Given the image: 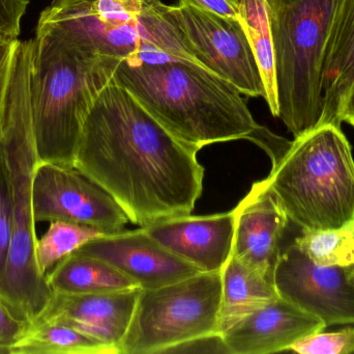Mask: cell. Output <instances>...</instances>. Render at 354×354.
<instances>
[{"label": "cell", "instance_id": "8fae6325", "mask_svg": "<svg viewBox=\"0 0 354 354\" xmlns=\"http://www.w3.org/2000/svg\"><path fill=\"white\" fill-rule=\"evenodd\" d=\"M274 282L279 297L319 318L326 328L354 324L353 265H318L292 242L281 251Z\"/></svg>", "mask_w": 354, "mask_h": 354}, {"label": "cell", "instance_id": "3957f363", "mask_svg": "<svg viewBox=\"0 0 354 354\" xmlns=\"http://www.w3.org/2000/svg\"><path fill=\"white\" fill-rule=\"evenodd\" d=\"M32 41H18L0 127V152L10 185L12 227L0 297L30 326L53 297L35 261L32 179L39 162L29 99Z\"/></svg>", "mask_w": 354, "mask_h": 354}, {"label": "cell", "instance_id": "7402d4cb", "mask_svg": "<svg viewBox=\"0 0 354 354\" xmlns=\"http://www.w3.org/2000/svg\"><path fill=\"white\" fill-rule=\"evenodd\" d=\"M108 233L86 224L75 222H50L45 234L37 238L35 261L41 274L46 276L58 262L80 249L93 239Z\"/></svg>", "mask_w": 354, "mask_h": 354}, {"label": "cell", "instance_id": "ac0fdd59", "mask_svg": "<svg viewBox=\"0 0 354 354\" xmlns=\"http://www.w3.org/2000/svg\"><path fill=\"white\" fill-rule=\"evenodd\" d=\"M46 278L54 293L62 294H91L139 288L132 278L111 264L79 251L58 262L46 274Z\"/></svg>", "mask_w": 354, "mask_h": 354}, {"label": "cell", "instance_id": "9c48e42d", "mask_svg": "<svg viewBox=\"0 0 354 354\" xmlns=\"http://www.w3.org/2000/svg\"><path fill=\"white\" fill-rule=\"evenodd\" d=\"M183 43L198 64L248 97H266L259 67L241 20L187 4L167 6Z\"/></svg>", "mask_w": 354, "mask_h": 354}, {"label": "cell", "instance_id": "1f68e13d", "mask_svg": "<svg viewBox=\"0 0 354 354\" xmlns=\"http://www.w3.org/2000/svg\"><path fill=\"white\" fill-rule=\"evenodd\" d=\"M0 354H10V348H8V347L0 346Z\"/></svg>", "mask_w": 354, "mask_h": 354}, {"label": "cell", "instance_id": "ffe728a7", "mask_svg": "<svg viewBox=\"0 0 354 354\" xmlns=\"http://www.w3.org/2000/svg\"><path fill=\"white\" fill-rule=\"evenodd\" d=\"M10 354H118L114 347L54 322L31 324L10 346Z\"/></svg>", "mask_w": 354, "mask_h": 354}, {"label": "cell", "instance_id": "2e32d148", "mask_svg": "<svg viewBox=\"0 0 354 354\" xmlns=\"http://www.w3.org/2000/svg\"><path fill=\"white\" fill-rule=\"evenodd\" d=\"M158 242L201 272H221L232 254L234 212L178 216L145 228Z\"/></svg>", "mask_w": 354, "mask_h": 354}, {"label": "cell", "instance_id": "d6a6232c", "mask_svg": "<svg viewBox=\"0 0 354 354\" xmlns=\"http://www.w3.org/2000/svg\"><path fill=\"white\" fill-rule=\"evenodd\" d=\"M6 39H4L3 37H2L1 35H0V43H1L2 41H6Z\"/></svg>", "mask_w": 354, "mask_h": 354}, {"label": "cell", "instance_id": "d6986e66", "mask_svg": "<svg viewBox=\"0 0 354 354\" xmlns=\"http://www.w3.org/2000/svg\"><path fill=\"white\" fill-rule=\"evenodd\" d=\"M222 274L218 333L222 334L241 318L278 299L274 283L230 256Z\"/></svg>", "mask_w": 354, "mask_h": 354}, {"label": "cell", "instance_id": "6da1fadb", "mask_svg": "<svg viewBox=\"0 0 354 354\" xmlns=\"http://www.w3.org/2000/svg\"><path fill=\"white\" fill-rule=\"evenodd\" d=\"M199 151L112 79L87 114L74 168L103 187L130 222L147 228L195 209L203 191Z\"/></svg>", "mask_w": 354, "mask_h": 354}, {"label": "cell", "instance_id": "d4e9b609", "mask_svg": "<svg viewBox=\"0 0 354 354\" xmlns=\"http://www.w3.org/2000/svg\"><path fill=\"white\" fill-rule=\"evenodd\" d=\"M12 212L10 185L0 152V281L6 272L12 238Z\"/></svg>", "mask_w": 354, "mask_h": 354}, {"label": "cell", "instance_id": "f1b7e54d", "mask_svg": "<svg viewBox=\"0 0 354 354\" xmlns=\"http://www.w3.org/2000/svg\"><path fill=\"white\" fill-rule=\"evenodd\" d=\"M167 353H229L222 335L212 334L181 343Z\"/></svg>", "mask_w": 354, "mask_h": 354}, {"label": "cell", "instance_id": "ba28073f", "mask_svg": "<svg viewBox=\"0 0 354 354\" xmlns=\"http://www.w3.org/2000/svg\"><path fill=\"white\" fill-rule=\"evenodd\" d=\"M145 0H52L37 26L62 33L79 47L120 60L161 53Z\"/></svg>", "mask_w": 354, "mask_h": 354}, {"label": "cell", "instance_id": "277c9868", "mask_svg": "<svg viewBox=\"0 0 354 354\" xmlns=\"http://www.w3.org/2000/svg\"><path fill=\"white\" fill-rule=\"evenodd\" d=\"M122 62L91 53L58 31L37 25L29 99L39 161L74 168L87 114Z\"/></svg>", "mask_w": 354, "mask_h": 354}, {"label": "cell", "instance_id": "9a60e30c", "mask_svg": "<svg viewBox=\"0 0 354 354\" xmlns=\"http://www.w3.org/2000/svg\"><path fill=\"white\" fill-rule=\"evenodd\" d=\"M319 318L279 297L222 333L230 354L287 351L295 342L326 330Z\"/></svg>", "mask_w": 354, "mask_h": 354}, {"label": "cell", "instance_id": "7c38bea8", "mask_svg": "<svg viewBox=\"0 0 354 354\" xmlns=\"http://www.w3.org/2000/svg\"><path fill=\"white\" fill-rule=\"evenodd\" d=\"M76 251L108 262L142 290L160 288L201 272L158 242L145 228L108 233Z\"/></svg>", "mask_w": 354, "mask_h": 354}, {"label": "cell", "instance_id": "4fadbf2b", "mask_svg": "<svg viewBox=\"0 0 354 354\" xmlns=\"http://www.w3.org/2000/svg\"><path fill=\"white\" fill-rule=\"evenodd\" d=\"M234 212L235 259L274 283V270L282 251L288 216L264 180L255 182Z\"/></svg>", "mask_w": 354, "mask_h": 354}, {"label": "cell", "instance_id": "44dd1931", "mask_svg": "<svg viewBox=\"0 0 354 354\" xmlns=\"http://www.w3.org/2000/svg\"><path fill=\"white\" fill-rule=\"evenodd\" d=\"M241 20L250 45L255 55L266 87V99L274 118H278L276 73H274V46L268 20L266 0H239Z\"/></svg>", "mask_w": 354, "mask_h": 354}, {"label": "cell", "instance_id": "484cf974", "mask_svg": "<svg viewBox=\"0 0 354 354\" xmlns=\"http://www.w3.org/2000/svg\"><path fill=\"white\" fill-rule=\"evenodd\" d=\"M28 0H0V35L6 39H18L21 20Z\"/></svg>", "mask_w": 354, "mask_h": 354}, {"label": "cell", "instance_id": "4dcf8cb0", "mask_svg": "<svg viewBox=\"0 0 354 354\" xmlns=\"http://www.w3.org/2000/svg\"><path fill=\"white\" fill-rule=\"evenodd\" d=\"M341 121H342V123H348L354 128V85L348 98H347L346 103H345L344 109H343L342 116H341Z\"/></svg>", "mask_w": 354, "mask_h": 354}, {"label": "cell", "instance_id": "836d02e7", "mask_svg": "<svg viewBox=\"0 0 354 354\" xmlns=\"http://www.w3.org/2000/svg\"><path fill=\"white\" fill-rule=\"evenodd\" d=\"M353 274H354V264H353Z\"/></svg>", "mask_w": 354, "mask_h": 354}, {"label": "cell", "instance_id": "7a4b0ae2", "mask_svg": "<svg viewBox=\"0 0 354 354\" xmlns=\"http://www.w3.org/2000/svg\"><path fill=\"white\" fill-rule=\"evenodd\" d=\"M113 79L179 141L197 149L239 139L253 143L263 130L234 85L195 62L122 60Z\"/></svg>", "mask_w": 354, "mask_h": 354}, {"label": "cell", "instance_id": "cb8c5ba5", "mask_svg": "<svg viewBox=\"0 0 354 354\" xmlns=\"http://www.w3.org/2000/svg\"><path fill=\"white\" fill-rule=\"evenodd\" d=\"M287 351L299 354L354 353V328L335 333H315L295 342Z\"/></svg>", "mask_w": 354, "mask_h": 354}, {"label": "cell", "instance_id": "603a6c76", "mask_svg": "<svg viewBox=\"0 0 354 354\" xmlns=\"http://www.w3.org/2000/svg\"><path fill=\"white\" fill-rule=\"evenodd\" d=\"M293 242L318 265H353L354 220L340 228L301 231Z\"/></svg>", "mask_w": 354, "mask_h": 354}, {"label": "cell", "instance_id": "52a82bcc", "mask_svg": "<svg viewBox=\"0 0 354 354\" xmlns=\"http://www.w3.org/2000/svg\"><path fill=\"white\" fill-rule=\"evenodd\" d=\"M222 274L199 272L139 292L120 354H161L194 339L218 333Z\"/></svg>", "mask_w": 354, "mask_h": 354}, {"label": "cell", "instance_id": "83f0119b", "mask_svg": "<svg viewBox=\"0 0 354 354\" xmlns=\"http://www.w3.org/2000/svg\"><path fill=\"white\" fill-rule=\"evenodd\" d=\"M18 41L19 39H6L0 43V127L3 118L4 106Z\"/></svg>", "mask_w": 354, "mask_h": 354}, {"label": "cell", "instance_id": "e0dca14e", "mask_svg": "<svg viewBox=\"0 0 354 354\" xmlns=\"http://www.w3.org/2000/svg\"><path fill=\"white\" fill-rule=\"evenodd\" d=\"M353 85L354 0H340L324 60L320 125L341 126V116Z\"/></svg>", "mask_w": 354, "mask_h": 354}, {"label": "cell", "instance_id": "5bb4252c", "mask_svg": "<svg viewBox=\"0 0 354 354\" xmlns=\"http://www.w3.org/2000/svg\"><path fill=\"white\" fill-rule=\"evenodd\" d=\"M140 290L137 288L91 294L53 292L45 309L31 324H66L114 347L120 354V345L132 321Z\"/></svg>", "mask_w": 354, "mask_h": 354}, {"label": "cell", "instance_id": "f546056e", "mask_svg": "<svg viewBox=\"0 0 354 354\" xmlns=\"http://www.w3.org/2000/svg\"><path fill=\"white\" fill-rule=\"evenodd\" d=\"M179 4H187L220 16L239 20L241 1L239 0H178Z\"/></svg>", "mask_w": 354, "mask_h": 354}, {"label": "cell", "instance_id": "30bf717a", "mask_svg": "<svg viewBox=\"0 0 354 354\" xmlns=\"http://www.w3.org/2000/svg\"><path fill=\"white\" fill-rule=\"evenodd\" d=\"M35 222H68L105 233L124 230L130 222L118 202L80 170L39 161L32 179Z\"/></svg>", "mask_w": 354, "mask_h": 354}, {"label": "cell", "instance_id": "8992f818", "mask_svg": "<svg viewBox=\"0 0 354 354\" xmlns=\"http://www.w3.org/2000/svg\"><path fill=\"white\" fill-rule=\"evenodd\" d=\"M340 0H266L278 118L293 136L320 126L326 48Z\"/></svg>", "mask_w": 354, "mask_h": 354}, {"label": "cell", "instance_id": "4316f807", "mask_svg": "<svg viewBox=\"0 0 354 354\" xmlns=\"http://www.w3.org/2000/svg\"><path fill=\"white\" fill-rule=\"evenodd\" d=\"M28 326L0 297V346L10 351V346L23 336Z\"/></svg>", "mask_w": 354, "mask_h": 354}, {"label": "cell", "instance_id": "5b68a950", "mask_svg": "<svg viewBox=\"0 0 354 354\" xmlns=\"http://www.w3.org/2000/svg\"><path fill=\"white\" fill-rule=\"evenodd\" d=\"M301 231L328 230L354 220L353 149L341 126L324 124L295 137L263 179Z\"/></svg>", "mask_w": 354, "mask_h": 354}]
</instances>
